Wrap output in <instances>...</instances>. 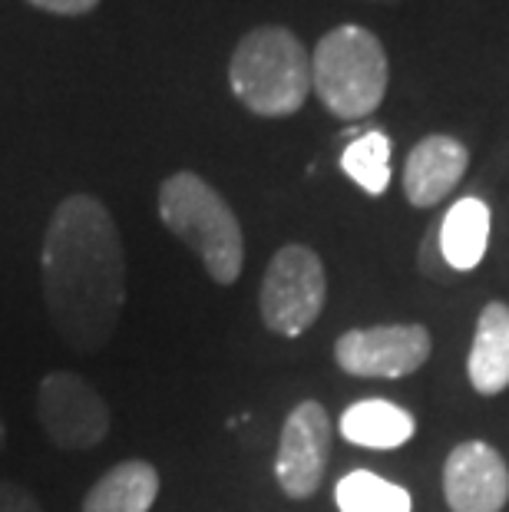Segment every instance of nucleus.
<instances>
[{"instance_id":"obj_1","label":"nucleus","mask_w":509,"mask_h":512,"mask_svg":"<svg viewBox=\"0 0 509 512\" xmlns=\"http://www.w3.org/2000/svg\"><path fill=\"white\" fill-rule=\"evenodd\" d=\"M43 301L60 341L96 354L113 341L126 304V252L96 195H67L43 232Z\"/></svg>"},{"instance_id":"obj_2","label":"nucleus","mask_w":509,"mask_h":512,"mask_svg":"<svg viewBox=\"0 0 509 512\" xmlns=\"http://www.w3.org/2000/svg\"><path fill=\"white\" fill-rule=\"evenodd\" d=\"M159 219L192 248L215 285H235L245 265V238L232 205L199 172H172L159 185Z\"/></svg>"},{"instance_id":"obj_3","label":"nucleus","mask_w":509,"mask_h":512,"mask_svg":"<svg viewBox=\"0 0 509 512\" xmlns=\"http://www.w3.org/2000/svg\"><path fill=\"white\" fill-rule=\"evenodd\" d=\"M229 83L235 100L255 116H291L311 93V57L288 27H255L238 40Z\"/></svg>"},{"instance_id":"obj_4","label":"nucleus","mask_w":509,"mask_h":512,"mask_svg":"<svg viewBox=\"0 0 509 512\" xmlns=\"http://www.w3.org/2000/svg\"><path fill=\"white\" fill-rule=\"evenodd\" d=\"M387 76L384 43L364 27H334L311 53V90L341 119L371 116L384 103Z\"/></svg>"},{"instance_id":"obj_5","label":"nucleus","mask_w":509,"mask_h":512,"mask_svg":"<svg viewBox=\"0 0 509 512\" xmlns=\"http://www.w3.org/2000/svg\"><path fill=\"white\" fill-rule=\"evenodd\" d=\"M324 298H328V278L314 248L298 242L278 248L265 268L262 291H258V311H262L265 328L281 337L305 334L321 318Z\"/></svg>"},{"instance_id":"obj_6","label":"nucleus","mask_w":509,"mask_h":512,"mask_svg":"<svg viewBox=\"0 0 509 512\" xmlns=\"http://www.w3.org/2000/svg\"><path fill=\"white\" fill-rule=\"evenodd\" d=\"M37 417L53 446L67 453L93 450L110 433V407L90 380L73 370H53L37 387Z\"/></svg>"},{"instance_id":"obj_7","label":"nucleus","mask_w":509,"mask_h":512,"mask_svg":"<svg viewBox=\"0 0 509 512\" xmlns=\"http://www.w3.org/2000/svg\"><path fill=\"white\" fill-rule=\"evenodd\" d=\"M430 331L424 324H377L334 341V361L351 377H407L427 364Z\"/></svg>"},{"instance_id":"obj_8","label":"nucleus","mask_w":509,"mask_h":512,"mask_svg":"<svg viewBox=\"0 0 509 512\" xmlns=\"http://www.w3.org/2000/svg\"><path fill=\"white\" fill-rule=\"evenodd\" d=\"M331 456V417L318 400H301L285 417L275 456V479L288 499L318 493Z\"/></svg>"},{"instance_id":"obj_9","label":"nucleus","mask_w":509,"mask_h":512,"mask_svg":"<svg viewBox=\"0 0 509 512\" xmlns=\"http://www.w3.org/2000/svg\"><path fill=\"white\" fill-rule=\"evenodd\" d=\"M443 499L453 512H500L509 499V466L490 443L467 440L447 456Z\"/></svg>"},{"instance_id":"obj_10","label":"nucleus","mask_w":509,"mask_h":512,"mask_svg":"<svg viewBox=\"0 0 509 512\" xmlns=\"http://www.w3.org/2000/svg\"><path fill=\"white\" fill-rule=\"evenodd\" d=\"M470 166V149L453 136H427L410 149L404 166V192L410 205L430 209L457 189Z\"/></svg>"},{"instance_id":"obj_11","label":"nucleus","mask_w":509,"mask_h":512,"mask_svg":"<svg viewBox=\"0 0 509 512\" xmlns=\"http://www.w3.org/2000/svg\"><path fill=\"white\" fill-rule=\"evenodd\" d=\"M467 374L483 397H496L509 387V308L503 301H490L476 321Z\"/></svg>"},{"instance_id":"obj_12","label":"nucleus","mask_w":509,"mask_h":512,"mask_svg":"<svg viewBox=\"0 0 509 512\" xmlns=\"http://www.w3.org/2000/svg\"><path fill=\"white\" fill-rule=\"evenodd\" d=\"M159 496V470L146 460H123L106 470L80 512H149Z\"/></svg>"},{"instance_id":"obj_13","label":"nucleus","mask_w":509,"mask_h":512,"mask_svg":"<svg viewBox=\"0 0 509 512\" xmlns=\"http://www.w3.org/2000/svg\"><path fill=\"white\" fill-rule=\"evenodd\" d=\"M417 433V420L391 400H357L341 413V437L364 450H397Z\"/></svg>"},{"instance_id":"obj_14","label":"nucleus","mask_w":509,"mask_h":512,"mask_svg":"<svg viewBox=\"0 0 509 512\" xmlns=\"http://www.w3.org/2000/svg\"><path fill=\"white\" fill-rule=\"evenodd\" d=\"M437 235L450 271H473L483 261L486 242H490V209H486V202L473 199V195L453 202V209L437 225Z\"/></svg>"},{"instance_id":"obj_15","label":"nucleus","mask_w":509,"mask_h":512,"mask_svg":"<svg viewBox=\"0 0 509 512\" xmlns=\"http://www.w3.org/2000/svg\"><path fill=\"white\" fill-rule=\"evenodd\" d=\"M341 512H410V493L371 470H354L334 489Z\"/></svg>"},{"instance_id":"obj_16","label":"nucleus","mask_w":509,"mask_h":512,"mask_svg":"<svg viewBox=\"0 0 509 512\" xmlns=\"http://www.w3.org/2000/svg\"><path fill=\"white\" fill-rule=\"evenodd\" d=\"M341 169L367 195H384L391 185V139L381 129L354 136L341 152Z\"/></svg>"},{"instance_id":"obj_17","label":"nucleus","mask_w":509,"mask_h":512,"mask_svg":"<svg viewBox=\"0 0 509 512\" xmlns=\"http://www.w3.org/2000/svg\"><path fill=\"white\" fill-rule=\"evenodd\" d=\"M420 271H424V275H430V278H437V281H450L453 278L447 258H443V252H440L437 228H433V232H427V238L420 242Z\"/></svg>"},{"instance_id":"obj_18","label":"nucleus","mask_w":509,"mask_h":512,"mask_svg":"<svg viewBox=\"0 0 509 512\" xmlns=\"http://www.w3.org/2000/svg\"><path fill=\"white\" fill-rule=\"evenodd\" d=\"M0 512H43V506L30 489L10 483V479H0Z\"/></svg>"},{"instance_id":"obj_19","label":"nucleus","mask_w":509,"mask_h":512,"mask_svg":"<svg viewBox=\"0 0 509 512\" xmlns=\"http://www.w3.org/2000/svg\"><path fill=\"white\" fill-rule=\"evenodd\" d=\"M27 4L37 10H47V14H57V17H83L100 7V0H27Z\"/></svg>"},{"instance_id":"obj_20","label":"nucleus","mask_w":509,"mask_h":512,"mask_svg":"<svg viewBox=\"0 0 509 512\" xmlns=\"http://www.w3.org/2000/svg\"><path fill=\"white\" fill-rule=\"evenodd\" d=\"M7 446V427H4V413H0V453H4Z\"/></svg>"},{"instance_id":"obj_21","label":"nucleus","mask_w":509,"mask_h":512,"mask_svg":"<svg viewBox=\"0 0 509 512\" xmlns=\"http://www.w3.org/2000/svg\"><path fill=\"white\" fill-rule=\"evenodd\" d=\"M387 4H394V0H387Z\"/></svg>"}]
</instances>
